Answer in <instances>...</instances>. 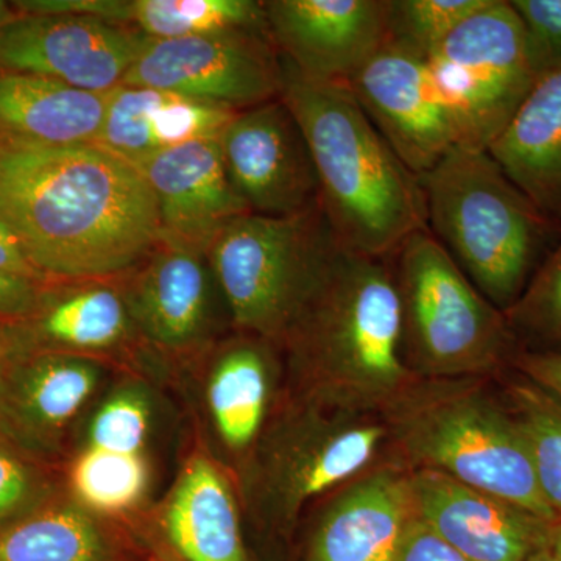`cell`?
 Segmentation results:
<instances>
[{
    "instance_id": "6da1fadb",
    "label": "cell",
    "mask_w": 561,
    "mask_h": 561,
    "mask_svg": "<svg viewBox=\"0 0 561 561\" xmlns=\"http://www.w3.org/2000/svg\"><path fill=\"white\" fill-rule=\"evenodd\" d=\"M0 219L43 278L122 275L162 238L142 173L98 144L0 147Z\"/></svg>"
},
{
    "instance_id": "7a4b0ae2",
    "label": "cell",
    "mask_w": 561,
    "mask_h": 561,
    "mask_svg": "<svg viewBox=\"0 0 561 561\" xmlns=\"http://www.w3.org/2000/svg\"><path fill=\"white\" fill-rule=\"evenodd\" d=\"M278 345L289 354L301 400L334 411L382 416L419 381L402 357L389 257L335 247Z\"/></svg>"
},
{
    "instance_id": "3957f363",
    "label": "cell",
    "mask_w": 561,
    "mask_h": 561,
    "mask_svg": "<svg viewBox=\"0 0 561 561\" xmlns=\"http://www.w3.org/2000/svg\"><path fill=\"white\" fill-rule=\"evenodd\" d=\"M280 99L311 150L319 205L342 249L390 257L415 232L427 230L420 176L376 130L341 81L302 77L283 61Z\"/></svg>"
},
{
    "instance_id": "277c9868",
    "label": "cell",
    "mask_w": 561,
    "mask_h": 561,
    "mask_svg": "<svg viewBox=\"0 0 561 561\" xmlns=\"http://www.w3.org/2000/svg\"><path fill=\"white\" fill-rule=\"evenodd\" d=\"M493 379H419L383 413L389 456L449 476L556 523L518 423Z\"/></svg>"
},
{
    "instance_id": "5b68a950",
    "label": "cell",
    "mask_w": 561,
    "mask_h": 561,
    "mask_svg": "<svg viewBox=\"0 0 561 561\" xmlns=\"http://www.w3.org/2000/svg\"><path fill=\"white\" fill-rule=\"evenodd\" d=\"M420 181L427 230L483 297L507 311L559 241V225L489 150L453 147Z\"/></svg>"
},
{
    "instance_id": "8992f818",
    "label": "cell",
    "mask_w": 561,
    "mask_h": 561,
    "mask_svg": "<svg viewBox=\"0 0 561 561\" xmlns=\"http://www.w3.org/2000/svg\"><path fill=\"white\" fill-rule=\"evenodd\" d=\"M401 309L402 357L419 379H496L519 343L440 242L423 230L389 257Z\"/></svg>"
},
{
    "instance_id": "52a82bcc",
    "label": "cell",
    "mask_w": 561,
    "mask_h": 561,
    "mask_svg": "<svg viewBox=\"0 0 561 561\" xmlns=\"http://www.w3.org/2000/svg\"><path fill=\"white\" fill-rule=\"evenodd\" d=\"M256 443L249 479L251 507L279 531H289L309 502L389 456L381 415L334 411L301 398Z\"/></svg>"
},
{
    "instance_id": "ba28073f",
    "label": "cell",
    "mask_w": 561,
    "mask_h": 561,
    "mask_svg": "<svg viewBox=\"0 0 561 561\" xmlns=\"http://www.w3.org/2000/svg\"><path fill=\"white\" fill-rule=\"evenodd\" d=\"M337 245L320 205L295 216L236 217L208 249L232 323L278 345L317 272Z\"/></svg>"
},
{
    "instance_id": "9c48e42d",
    "label": "cell",
    "mask_w": 561,
    "mask_h": 561,
    "mask_svg": "<svg viewBox=\"0 0 561 561\" xmlns=\"http://www.w3.org/2000/svg\"><path fill=\"white\" fill-rule=\"evenodd\" d=\"M456 144L489 150L538 81L522 22L508 0H490L426 55Z\"/></svg>"
},
{
    "instance_id": "30bf717a",
    "label": "cell",
    "mask_w": 561,
    "mask_h": 561,
    "mask_svg": "<svg viewBox=\"0 0 561 561\" xmlns=\"http://www.w3.org/2000/svg\"><path fill=\"white\" fill-rule=\"evenodd\" d=\"M283 83L271 36L253 33L149 39L124 80L231 111L276 101Z\"/></svg>"
},
{
    "instance_id": "8fae6325",
    "label": "cell",
    "mask_w": 561,
    "mask_h": 561,
    "mask_svg": "<svg viewBox=\"0 0 561 561\" xmlns=\"http://www.w3.org/2000/svg\"><path fill=\"white\" fill-rule=\"evenodd\" d=\"M147 41L135 28L99 18L16 14L0 28V70L110 94L124 84Z\"/></svg>"
},
{
    "instance_id": "7c38bea8",
    "label": "cell",
    "mask_w": 561,
    "mask_h": 561,
    "mask_svg": "<svg viewBox=\"0 0 561 561\" xmlns=\"http://www.w3.org/2000/svg\"><path fill=\"white\" fill-rule=\"evenodd\" d=\"M219 147L250 213L295 216L319 205L311 150L283 99L238 111L221 130Z\"/></svg>"
},
{
    "instance_id": "4fadbf2b",
    "label": "cell",
    "mask_w": 561,
    "mask_h": 561,
    "mask_svg": "<svg viewBox=\"0 0 561 561\" xmlns=\"http://www.w3.org/2000/svg\"><path fill=\"white\" fill-rule=\"evenodd\" d=\"M360 108L415 175L456 147L427 70L426 55L389 38L348 81Z\"/></svg>"
},
{
    "instance_id": "5bb4252c",
    "label": "cell",
    "mask_w": 561,
    "mask_h": 561,
    "mask_svg": "<svg viewBox=\"0 0 561 561\" xmlns=\"http://www.w3.org/2000/svg\"><path fill=\"white\" fill-rule=\"evenodd\" d=\"M280 60L302 77L346 83L390 38V0H267Z\"/></svg>"
},
{
    "instance_id": "9a60e30c",
    "label": "cell",
    "mask_w": 561,
    "mask_h": 561,
    "mask_svg": "<svg viewBox=\"0 0 561 561\" xmlns=\"http://www.w3.org/2000/svg\"><path fill=\"white\" fill-rule=\"evenodd\" d=\"M416 518L468 561H527L552 523L449 476L411 471Z\"/></svg>"
},
{
    "instance_id": "2e32d148",
    "label": "cell",
    "mask_w": 561,
    "mask_h": 561,
    "mask_svg": "<svg viewBox=\"0 0 561 561\" xmlns=\"http://www.w3.org/2000/svg\"><path fill=\"white\" fill-rule=\"evenodd\" d=\"M413 518L411 470L387 456L328 496L308 561H393Z\"/></svg>"
},
{
    "instance_id": "e0dca14e",
    "label": "cell",
    "mask_w": 561,
    "mask_h": 561,
    "mask_svg": "<svg viewBox=\"0 0 561 561\" xmlns=\"http://www.w3.org/2000/svg\"><path fill=\"white\" fill-rule=\"evenodd\" d=\"M101 367L81 354L32 351L11 371L0 401V442L46 457L94 393Z\"/></svg>"
},
{
    "instance_id": "ac0fdd59",
    "label": "cell",
    "mask_w": 561,
    "mask_h": 561,
    "mask_svg": "<svg viewBox=\"0 0 561 561\" xmlns=\"http://www.w3.org/2000/svg\"><path fill=\"white\" fill-rule=\"evenodd\" d=\"M136 168L157 202L164 238L208 251L231 220L250 213L228 176L219 138L161 151Z\"/></svg>"
},
{
    "instance_id": "d6986e66",
    "label": "cell",
    "mask_w": 561,
    "mask_h": 561,
    "mask_svg": "<svg viewBox=\"0 0 561 561\" xmlns=\"http://www.w3.org/2000/svg\"><path fill=\"white\" fill-rule=\"evenodd\" d=\"M208 251L164 238L133 268L125 294L133 324L169 351L197 345L210 324Z\"/></svg>"
},
{
    "instance_id": "ffe728a7",
    "label": "cell",
    "mask_w": 561,
    "mask_h": 561,
    "mask_svg": "<svg viewBox=\"0 0 561 561\" xmlns=\"http://www.w3.org/2000/svg\"><path fill=\"white\" fill-rule=\"evenodd\" d=\"M236 113L173 92L122 84L108 94L98 146L139 165L183 144L219 138Z\"/></svg>"
},
{
    "instance_id": "44dd1931",
    "label": "cell",
    "mask_w": 561,
    "mask_h": 561,
    "mask_svg": "<svg viewBox=\"0 0 561 561\" xmlns=\"http://www.w3.org/2000/svg\"><path fill=\"white\" fill-rule=\"evenodd\" d=\"M106 101L108 94L0 70V147L51 149L98 144Z\"/></svg>"
},
{
    "instance_id": "7402d4cb",
    "label": "cell",
    "mask_w": 561,
    "mask_h": 561,
    "mask_svg": "<svg viewBox=\"0 0 561 561\" xmlns=\"http://www.w3.org/2000/svg\"><path fill=\"white\" fill-rule=\"evenodd\" d=\"M489 153L561 228V69L538 79Z\"/></svg>"
},
{
    "instance_id": "603a6c76",
    "label": "cell",
    "mask_w": 561,
    "mask_h": 561,
    "mask_svg": "<svg viewBox=\"0 0 561 561\" xmlns=\"http://www.w3.org/2000/svg\"><path fill=\"white\" fill-rule=\"evenodd\" d=\"M164 527L184 561H249L230 483L203 456L187 461L181 472Z\"/></svg>"
},
{
    "instance_id": "cb8c5ba5",
    "label": "cell",
    "mask_w": 561,
    "mask_h": 561,
    "mask_svg": "<svg viewBox=\"0 0 561 561\" xmlns=\"http://www.w3.org/2000/svg\"><path fill=\"white\" fill-rule=\"evenodd\" d=\"M20 324L33 351L83 354L119 346L133 320L124 294L88 280L57 294L41 291L38 308Z\"/></svg>"
},
{
    "instance_id": "d4e9b609",
    "label": "cell",
    "mask_w": 561,
    "mask_h": 561,
    "mask_svg": "<svg viewBox=\"0 0 561 561\" xmlns=\"http://www.w3.org/2000/svg\"><path fill=\"white\" fill-rule=\"evenodd\" d=\"M273 342L250 335L236 342L217 360L210 375L208 401L221 440L245 451L264 431L271 400Z\"/></svg>"
},
{
    "instance_id": "484cf974",
    "label": "cell",
    "mask_w": 561,
    "mask_h": 561,
    "mask_svg": "<svg viewBox=\"0 0 561 561\" xmlns=\"http://www.w3.org/2000/svg\"><path fill=\"white\" fill-rule=\"evenodd\" d=\"M116 22L149 39L232 33L271 36L264 2L256 0H119Z\"/></svg>"
},
{
    "instance_id": "4316f807",
    "label": "cell",
    "mask_w": 561,
    "mask_h": 561,
    "mask_svg": "<svg viewBox=\"0 0 561 561\" xmlns=\"http://www.w3.org/2000/svg\"><path fill=\"white\" fill-rule=\"evenodd\" d=\"M105 535L76 501L46 502L0 529V561H105Z\"/></svg>"
},
{
    "instance_id": "83f0119b",
    "label": "cell",
    "mask_w": 561,
    "mask_h": 561,
    "mask_svg": "<svg viewBox=\"0 0 561 561\" xmlns=\"http://www.w3.org/2000/svg\"><path fill=\"white\" fill-rule=\"evenodd\" d=\"M501 398L518 423L546 504L561 522V400L516 370L496 378Z\"/></svg>"
},
{
    "instance_id": "f1b7e54d",
    "label": "cell",
    "mask_w": 561,
    "mask_h": 561,
    "mask_svg": "<svg viewBox=\"0 0 561 561\" xmlns=\"http://www.w3.org/2000/svg\"><path fill=\"white\" fill-rule=\"evenodd\" d=\"M504 313L519 348L561 353V236Z\"/></svg>"
},
{
    "instance_id": "f546056e",
    "label": "cell",
    "mask_w": 561,
    "mask_h": 561,
    "mask_svg": "<svg viewBox=\"0 0 561 561\" xmlns=\"http://www.w3.org/2000/svg\"><path fill=\"white\" fill-rule=\"evenodd\" d=\"M490 0H390V38L427 55Z\"/></svg>"
},
{
    "instance_id": "4dcf8cb0",
    "label": "cell",
    "mask_w": 561,
    "mask_h": 561,
    "mask_svg": "<svg viewBox=\"0 0 561 561\" xmlns=\"http://www.w3.org/2000/svg\"><path fill=\"white\" fill-rule=\"evenodd\" d=\"M538 79L561 69V0H508Z\"/></svg>"
},
{
    "instance_id": "1f68e13d",
    "label": "cell",
    "mask_w": 561,
    "mask_h": 561,
    "mask_svg": "<svg viewBox=\"0 0 561 561\" xmlns=\"http://www.w3.org/2000/svg\"><path fill=\"white\" fill-rule=\"evenodd\" d=\"M46 485L21 453L0 442V529L46 504Z\"/></svg>"
},
{
    "instance_id": "d6a6232c",
    "label": "cell",
    "mask_w": 561,
    "mask_h": 561,
    "mask_svg": "<svg viewBox=\"0 0 561 561\" xmlns=\"http://www.w3.org/2000/svg\"><path fill=\"white\" fill-rule=\"evenodd\" d=\"M393 561H468L461 557L448 542L442 540L421 523L419 518L412 519L402 538L400 549Z\"/></svg>"
},
{
    "instance_id": "836d02e7",
    "label": "cell",
    "mask_w": 561,
    "mask_h": 561,
    "mask_svg": "<svg viewBox=\"0 0 561 561\" xmlns=\"http://www.w3.org/2000/svg\"><path fill=\"white\" fill-rule=\"evenodd\" d=\"M39 280L0 273V319L21 323L38 308Z\"/></svg>"
},
{
    "instance_id": "e575fe53",
    "label": "cell",
    "mask_w": 561,
    "mask_h": 561,
    "mask_svg": "<svg viewBox=\"0 0 561 561\" xmlns=\"http://www.w3.org/2000/svg\"><path fill=\"white\" fill-rule=\"evenodd\" d=\"M512 368L561 400V353L522 348L513 357Z\"/></svg>"
},
{
    "instance_id": "d590c367",
    "label": "cell",
    "mask_w": 561,
    "mask_h": 561,
    "mask_svg": "<svg viewBox=\"0 0 561 561\" xmlns=\"http://www.w3.org/2000/svg\"><path fill=\"white\" fill-rule=\"evenodd\" d=\"M32 353L20 323L0 319V401L18 362Z\"/></svg>"
},
{
    "instance_id": "8d00e7d4",
    "label": "cell",
    "mask_w": 561,
    "mask_h": 561,
    "mask_svg": "<svg viewBox=\"0 0 561 561\" xmlns=\"http://www.w3.org/2000/svg\"><path fill=\"white\" fill-rule=\"evenodd\" d=\"M0 273L25 276V278L36 280L44 279L25 256L14 232L2 219H0Z\"/></svg>"
},
{
    "instance_id": "74e56055",
    "label": "cell",
    "mask_w": 561,
    "mask_h": 561,
    "mask_svg": "<svg viewBox=\"0 0 561 561\" xmlns=\"http://www.w3.org/2000/svg\"><path fill=\"white\" fill-rule=\"evenodd\" d=\"M548 548L556 561H561V522L552 523L549 530Z\"/></svg>"
},
{
    "instance_id": "f35d334b",
    "label": "cell",
    "mask_w": 561,
    "mask_h": 561,
    "mask_svg": "<svg viewBox=\"0 0 561 561\" xmlns=\"http://www.w3.org/2000/svg\"><path fill=\"white\" fill-rule=\"evenodd\" d=\"M13 18H16V14L13 13V7H9V3L0 0V28H2L7 22L13 20Z\"/></svg>"
},
{
    "instance_id": "ab89813d",
    "label": "cell",
    "mask_w": 561,
    "mask_h": 561,
    "mask_svg": "<svg viewBox=\"0 0 561 561\" xmlns=\"http://www.w3.org/2000/svg\"><path fill=\"white\" fill-rule=\"evenodd\" d=\"M527 561H556V559H553L551 551H549L548 545H546L538 549V551L531 553L529 560Z\"/></svg>"
}]
</instances>
